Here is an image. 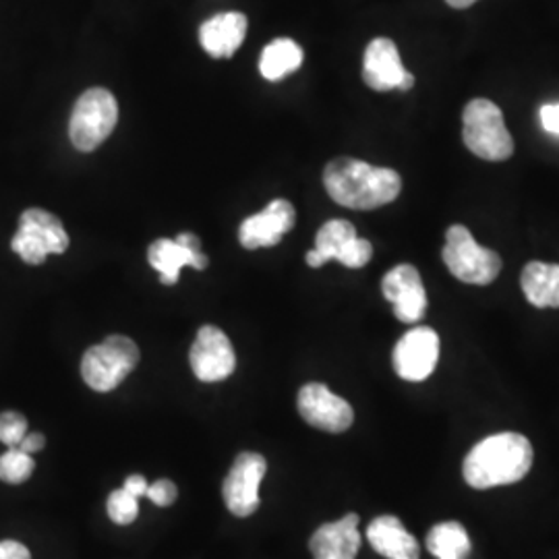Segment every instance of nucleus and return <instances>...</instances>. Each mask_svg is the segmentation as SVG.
Instances as JSON below:
<instances>
[{
  "label": "nucleus",
  "mask_w": 559,
  "mask_h": 559,
  "mask_svg": "<svg viewBox=\"0 0 559 559\" xmlns=\"http://www.w3.org/2000/svg\"><path fill=\"white\" fill-rule=\"evenodd\" d=\"M323 185L332 200L350 210H376L396 200L402 180L396 170L355 158H336L323 170Z\"/></svg>",
  "instance_id": "nucleus-1"
},
{
  "label": "nucleus",
  "mask_w": 559,
  "mask_h": 559,
  "mask_svg": "<svg viewBox=\"0 0 559 559\" xmlns=\"http://www.w3.org/2000/svg\"><path fill=\"white\" fill-rule=\"evenodd\" d=\"M533 466V445L520 433H496L479 441L462 464L464 480L473 489H493L519 483Z\"/></svg>",
  "instance_id": "nucleus-2"
},
{
  "label": "nucleus",
  "mask_w": 559,
  "mask_h": 559,
  "mask_svg": "<svg viewBox=\"0 0 559 559\" xmlns=\"http://www.w3.org/2000/svg\"><path fill=\"white\" fill-rule=\"evenodd\" d=\"M462 122L464 143L477 158L503 162L514 154V141L498 104L483 98L468 102Z\"/></svg>",
  "instance_id": "nucleus-3"
},
{
  "label": "nucleus",
  "mask_w": 559,
  "mask_h": 559,
  "mask_svg": "<svg viewBox=\"0 0 559 559\" xmlns=\"http://www.w3.org/2000/svg\"><path fill=\"white\" fill-rule=\"evenodd\" d=\"M140 362L138 344L127 336H108L81 360L83 381L96 392L117 390Z\"/></svg>",
  "instance_id": "nucleus-4"
},
{
  "label": "nucleus",
  "mask_w": 559,
  "mask_h": 559,
  "mask_svg": "<svg viewBox=\"0 0 559 559\" xmlns=\"http://www.w3.org/2000/svg\"><path fill=\"white\" fill-rule=\"evenodd\" d=\"M119 104L104 87H92L75 102L69 122V138L75 150L94 152L115 131Z\"/></svg>",
  "instance_id": "nucleus-5"
},
{
  "label": "nucleus",
  "mask_w": 559,
  "mask_h": 559,
  "mask_svg": "<svg viewBox=\"0 0 559 559\" xmlns=\"http://www.w3.org/2000/svg\"><path fill=\"white\" fill-rule=\"evenodd\" d=\"M441 258L448 270L454 274V278L466 284L487 286L500 276V255L491 249L480 247L471 230L462 224H454L448 230Z\"/></svg>",
  "instance_id": "nucleus-6"
},
{
  "label": "nucleus",
  "mask_w": 559,
  "mask_h": 559,
  "mask_svg": "<svg viewBox=\"0 0 559 559\" xmlns=\"http://www.w3.org/2000/svg\"><path fill=\"white\" fill-rule=\"evenodd\" d=\"M267 471V462L255 452H242L235 460L228 477L222 485V496L235 516H251L260 508V485Z\"/></svg>",
  "instance_id": "nucleus-7"
},
{
  "label": "nucleus",
  "mask_w": 559,
  "mask_h": 559,
  "mask_svg": "<svg viewBox=\"0 0 559 559\" xmlns=\"http://www.w3.org/2000/svg\"><path fill=\"white\" fill-rule=\"evenodd\" d=\"M440 336L436 330L419 325L408 330L399 340L392 362L399 378L406 381H425L438 367Z\"/></svg>",
  "instance_id": "nucleus-8"
},
{
  "label": "nucleus",
  "mask_w": 559,
  "mask_h": 559,
  "mask_svg": "<svg viewBox=\"0 0 559 559\" xmlns=\"http://www.w3.org/2000/svg\"><path fill=\"white\" fill-rule=\"evenodd\" d=\"M189 362L198 380L214 383L233 376L237 367V355L221 328L203 325L191 346Z\"/></svg>",
  "instance_id": "nucleus-9"
},
{
  "label": "nucleus",
  "mask_w": 559,
  "mask_h": 559,
  "mask_svg": "<svg viewBox=\"0 0 559 559\" xmlns=\"http://www.w3.org/2000/svg\"><path fill=\"white\" fill-rule=\"evenodd\" d=\"M297 404L302 419L328 433H344L355 420L353 406L323 383L302 385Z\"/></svg>",
  "instance_id": "nucleus-10"
},
{
  "label": "nucleus",
  "mask_w": 559,
  "mask_h": 559,
  "mask_svg": "<svg viewBox=\"0 0 559 559\" xmlns=\"http://www.w3.org/2000/svg\"><path fill=\"white\" fill-rule=\"evenodd\" d=\"M362 80L376 92H408L415 85L411 71L404 69L399 46L388 38H376L365 50Z\"/></svg>",
  "instance_id": "nucleus-11"
},
{
  "label": "nucleus",
  "mask_w": 559,
  "mask_h": 559,
  "mask_svg": "<svg viewBox=\"0 0 559 559\" xmlns=\"http://www.w3.org/2000/svg\"><path fill=\"white\" fill-rule=\"evenodd\" d=\"M147 261L160 274L164 286H175L185 265H191L195 270L207 267V258L201 251L200 239L191 233H180L175 240H154L147 249Z\"/></svg>",
  "instance_id": "nucleus-12"
},
{
  "label": "nucleus",
  "mask_w": 559,
  "mask_h": 559,
  "mask_svg": "<svg viewBox=\"0 0 559 559\" xmlns=\"http://www.w3.org/2000/svg\"><path fill=\"white\" fill-rule=\"evenodd\" d=\"M383 297L392 302L394 316L402 323H417L427 311V293L419 270L411 263L396 265L381 282Z\"/></svg>",
  "instance_id": "nucleus-13"
},
{
  "label": "nucleus",
  "mask_w": 559,
  "mask_h": 559,
  "mask_svg": "<svg viewBox=\"0 0 559 559\" xmlns=\"http://www.w3.org/2000/svg\"><path fill=\"white\" fill-rule=\"evenodd\" d=\"M295 207L286 200H274L263 212L240 224L239 240L245 249L276 247L295 228Z\"/></svg>",
  "instance_id": "nucleus-14"
},
{
  "label": "nucleus",
  "mask_w": 559,
  "mask_h": 559,
  "mask_svg": "<svg viewBox=\"0 0 559 559\" xmlns=\"http://www.w3.org/2000/svg\"><path fill=\"white\" fill-rule=\"evenodd\" d=\"M316 559H357L360 549L359 516L346 514L320 526L309 540Z\"/></svg>",
  "instance_id": "nucleus-15"
},
{
  "label": "nucleus",
  "mask_w": 559,
  "mask_h": 559,
  "mask_svg": "<svg viewBox=\"0 0 559 559\" xmlns=\"http://www.w3.org/2000/svg\"><path fill=\"white\" fill-rule=\"evenodd\" d=\"M247 36V17L237 11L218 13L200 27L201 48L214 59H230Z\"/></svg>",
  "instance_id": "nucleus-16"
},
{
  "label": "nucleus",
  "mask_w": 559,
  "mask_h": 559,
  "mask_svg": "<svg viewBox=\"0 0 559 559\" xmlns=\"http://www.w3.org/2000/svg\"><path fill=\"white\" fill-rule=\"evenodd\" d=\"M367 539L385 559L420 558L419 543L396 516H380L373 520L367 528Z\"/></svg>",
  "instance_id": "nucleus-17"
},
{
  "label": "nucleus",
  "mask_w": 559,
  "mask_h": 559,
  "mask_svg": "<svg viewBox=\"0 0 559 559\" xmlns=\"http://www.w3.org/2000/svg\"><path fill=\"white\" fill-rule=\"evenodd\" d=\"M522 293L537 309H559V263L531 261L522 270Z\"/></svg>",
  "instance_id": "nucleus-18"
},
{
  "label": "nucleus",
  "mask_w": 559,
  "mask_h": 559,
  "mask_svg": "<svg viewBox=\"0 0 559 559\" xmlns=\"http://www.w3.org/2000/svg\"><path fill=\"white\" fill-rule=\"evenodd\" d=\"M302 64V48L290 38L270 41L261 52L260 71L263 80L280 81L295 73Z\"/></svg>",
  "instance_id": "nucleus-19"
},
{
  "label": "nucleus",
  "mask_w": 559,
  "mask_h": 559,
  "mask_svg": "<svg viewBox=\"0 0 559 559\" xmlns=\"http://www.w3.org/2000/svg\"><path fill=\"white\" fill-rule=\"evenodd\" d=\"M427 549L438 559H466L473 545L460 522H440L427 535Z\"/></svg>",
  "instance_id": "nucleus-20"
},
{
  "label": "nucleus",
  "mask_w": 559,
  "mask_h": 559,
  "mask_svg": "<svg viewBox=\"0 0 559 559\" xmlns=\"http://www.w3.org/2000/svg\"><path fill=\"white\" fill-rule=\"evenodd\" d=\"M20 228L40 237L46 242L50 255H60L69 249V235H67L62 222L46 210H40V207L25 210L21 214Z\"/></svg>",
  "instance_id": "nucleus-21"
},
{
  "label": "nucleus",
  "mask_w": 559,
  "mask_h": 559,
  "mask_svg": "<svg viewBox=\"0 0 559 559\" xmlns=\"http://www.w3.org/2000/svg\"><path fill=\"white\" fill-rule=\"evenodd\" d=\"M357 237V230L355 226L348 221H330L325 222L318 233V239H316V249L307 253V265L311 267H321L325 265L328 261L336 260L338 258L342 247L348 242V240Z\"/></svg>",
  "instance_id": "nucleus-22"
},
{
  "label": "nucleus",
  "mask_w": 559,
  "mask_h": 559,
  "mask_svg": "<svg viewBox=\"0 0 559 559\" xmlns=\"http://www.w3.org/2000/svg\"><path fill=\"white\" fill-rule=\"evenodd\" d=\"M36 462L32 454H25L21 448H9L0 456V480L9 485H20L32 477Z\"/></svg>",
  "instance_id": "nucleus-23"
},
{
  "label": "nucleus",
  "mask_w": 559,
  "mask_h": 559,
  "mask_svg": "<svg viewBox=\"0 0 559 559\" xmlns=\"http://www.w3.org/2000/svg\"><path fill=\"white\" fill-rule=\"evenodd\" d=\"M11 249L29 265H40L50 255L46 242L40 237H36L34 233L23 230V228H20L17 235L11 240Z\"/></svg>",
  "instance_id": "nucleus-24"
},
{
  "label": "nucleus",
  "mask_w": 559,
  "mask_h": 559,
  "mask_svg": "<svg viewBox=\"0 0 559 559\" xmlns=\"http://www.w3.org/2000/svg\"><path fill=\"white\" fill-rule=\"evenodd\" d=\"M140 514V500L133 498L129 491L117 489L108 498V516L115 524H131Z\"/></svg>",
  "instance_id": "nucleus-25"
},
{
  "label": "nucleus",
  "mask_w": 559,
  "mask_h": 559,
  "mask_svg": "<svg viewBox=\"0 0 559 559\" xmlns=\"http://www.w3.org/2000/svg\"><path fill=\"white\" fill-rule=\"evenodd\" d=\"M371 258H373V245L367 239L353 237L342 247L336 261H340L344 267L359 270V267H365Z\"/></svg>",
  "instance_id": "nucleus-26"
},
{
  "label": "nucleus",
  "mask_w": 559,
  "mask_h": 559,
  "mask_svg": "<svg viewBox=\"0 0 559 559\" xmlns=\"http://www.w3.org/2000/svg\"><path fill=\"white\" fill-rule=\"evenodd\" d=\"M27 436V420L20 413L7 411L0 415V441L7 448H17Z\"/></svg>",
  "instance_id": "nucleus-27"
},
{
  "label": "nucleus",
  "mask_w": 559,
  "mask_h": 559,
  "mask_svg": "<svg viewBox=\"0 0 559 559\" xmlns=\"http://www.w3.org/2000/svg\"><path fill=\"white\" fill-rule=\"evenodd\" d=\"M145 496L154 501L156 506L168 508V506H173V503L177 501L179 491H177V485H175L173 480L160 479L156 480V483H152V485L147 487V493H145Z\"/></svg>",
  "instance_id": "nucleus-28"
},
{
  "label": "nucleus",
  "mask_w": 559,
  "mask_h": 559,
  "mask_svg": "<svg viewBox=\"0 0 559 559\" xmlns=\"http://www.w3.org/2000/svg\"><path fill=\"white\" fill-rule=\"evenodd\" d=\"M540 124L547 133L559 135V104H545L539 112Z\"/></svg>",
  "instance_id": "nucleus-29"
},
{
  "label": "nucleus",
  "mask_w": 559,
  "mask_h": 559,
  "mask_svg": "<svg viewBox=\"0 0 559 559\" xmlns=\"http://www.w3.org/2000/svg\"><path fill=\"white\" fill-rule=\"evenodd\" d=\"M0 559H32V554L20 540H0Z\"/></svg>",
  "instance_id": "nucleus-30"
},
{
  "label": "nucleus",
  "mask_w": 559,
  "mask_h": 559,
  "mask_svg": "<svg viewBox=\"0 0 559 559\" xmlns=\"http://www.w3.org/2000/svg\"><path fill=\"white\" fill-rule=\"evenodd\" d=\"M147 480H145V477H141V475H131L129 479L124 480V491H129L133 498H143L145 493H147Z\"/></svg>",
  "instance_id": "nucleus-31"
},
{
  "label": "nucleus",
  "mask_w": 559,
  "mask_h": 559,
  "mask_svg": "<svg viewBox=\"0 0 559 559\" xmlns=\"http://www.w3.org/2000/svg\"><path fill=\"white\" fill-rule=\"evenodd\" d=\"M44 443H46V440H44L41 433H27V436L21 440L17 448H21L25 454H34V452H40L41 448H44Z\"/></svg>",
  "instance_id": "nucleus-32"
},
{
  "label": "nucleus",
  "mask_w": 559,
  "mask_h": 559,
  "mask_svg": "<svg viewBox=\"0 0 559 559\" xmlns=\"http://www.w3.org/2000/svg\"><path fill=\"white\" fill-rule=\"evenodd\" d=\"M452 9H468L471 4H475L477 0H445Z\"/></svg>",
  "instance_id": "nucleus-33"
}]
</instances>
